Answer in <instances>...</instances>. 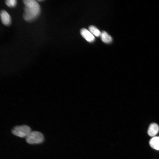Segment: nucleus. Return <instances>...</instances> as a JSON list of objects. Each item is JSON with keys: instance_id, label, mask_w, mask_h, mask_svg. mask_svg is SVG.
Listing matches in <instances>:
<instances>
[{"instance_id": "obj_2", "label": "nucleus", "mask_w": 159, "mask_h": 159, "mask_svg": "<svg viewBox=\"0 0 159 159\" xmlns=\"http://www.w3.org/2000/svg\"><path fill=\"white\" fill-rule=\"evenodd\" d=\"M26 142L31 144L42 143L44 140L43 134L39 131H31L25 138Z\"/></svg>"}, {"instance_id": "obj_8", "label": "nucleus", "mask_w": 159, "mask_h": 159, "mask_svg": "<svg viewBox=\"0 0 159 159\" xmlns=\"http://www.w3.org/2000/svg\"><path fill=\"white\" fill-rule=\"evenodd\" d=\"M100 36L101 39L104 42L109 43H110L112 40V37L105 31L101 33Z\"/></svg>"}, {"instance_id": "obj_5", "label": "nucleus", "mask_w": 159, "mask_h": 159, "mask_svg": "<svg viewBox=\"0 0 159 159\" xmlns=\"http://www.w3.org/2000/svg\"><path fill=\"white\" fill-rule=\"evenodd\" d=\"M80 33L82 36L88 42H92L95 40V37L93 34L86 29H82Z\"/></svg>"}, {"instance_id": "obj_7", "label": "nucleus", "mask_w": 159, "mask_h": 159, "mask_svg": "<svg viewBox=\"0 0 159 159\" xmlns=\"http://www.w3.org/2000/svg\"><path fill=\"white\" fill-rule=\"evenodd\" d=\"M149 144L152 148L159 150V137H155L152 138L150 140Z\"/></svg>"}, {"instance_id": "obj_4", "label": "nucleus", "mask_w": 159, "mask_h": 159, "mask_svg": "<svg viewBox=\"0 0 159 159\" xmlns=\"http://www.w3.org/2000/svg\"><path fill=\"white\" fill-rule=\"evenodd\" d=\"M1 20L2 24L6 26H9L11 24V18L8 13L4 10L0 11Z\"/></svg>"}, {"instance_id": "obj_3", "label": "nucleus", "mask_w": 159, "mask_h": 159, "mask_svg": "<svg viewBox=\"0 0 159 159\" xmlns=\"http://www.w3.org/2000/svg\"><path fill=\"white\" fill-rule=\"evenodd\" d=\"M31 131L30 127L25 125L15 126L11 130L13 135L21 138H26Z\"/></svg>"}, {"instance_id": "obj_11", "label": "nucleus", "mask_w": 159, "mask_h": 159, "mask_svg": "<svg viewBox=\"0 0 159 159\" xmlns=\"http://www.w3.org/2000/svg\"><path fill=\"white\" fill-rule=\"evenodd\" d=\"M38 1H42L43 0H38Z\"/></svg>"}, {"instance_id": "obj_6", "label": "nucleus", "mask_w": 159, "mask_h": 159, "mask_svg": "<svg viewBox=\"0 0 159 159\" xmlns=\"http://www.w3.org/2000/svg\"><path fill=\"white\" fill-rule=\"evenodd\" d=\"M159 127L158 125L155 123H151L149 125L148 130V135L150 136H154L158 132Z\"/></svg>"}, {"instance_id": "obj_9", "label": "nucleus", "mask_w": 159, "mask_h": 159, "mask_svg": "<svg viewBox=\"0 0 159 159\" xmlns=\"http://www.w3.org/2000/svg\"><path fill=\"white\" fill-rule=\"evenodd\" d=\"M89 29L90 32L95 36L98 37L100 36L101 34L100 32L94 26H90L89 27Z\"/></svg>"}, {"instance_id": "obj_10", "label": "nucleus", "mask_w": 159, "mask_h": 159, "mask_svg": "<svg viewBox=\"0 0 159 159\" xmlns=\"http://www.w3.org/2000/svg\"><path fill=\"white\" fill-rule=\"evenodd\" d=\"M5 2L6 4L10 8L15 7L17 4V1L16 0H6Z\"/></svg>"}, {"instance_id": "obj_1", "label": "nucleus", "mask_w": 159, "mask_h": 159, "mask_svg": "<svg viewBox=\"0 0 159 159\" xmlns=\"http://www.w3.org/2000/svg\"><path fill=\"white\" fill-rule=\"evenodd\" d=\"M22 1L25 5L23 18L27 22L34 20L40 13L41 8L39 4L35 0H24Z\"/></svg>"}]
</instances>
